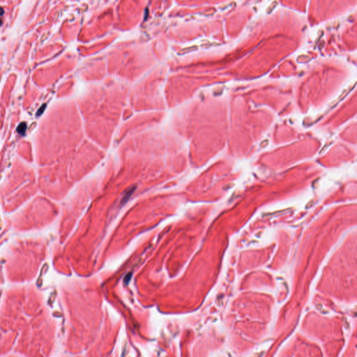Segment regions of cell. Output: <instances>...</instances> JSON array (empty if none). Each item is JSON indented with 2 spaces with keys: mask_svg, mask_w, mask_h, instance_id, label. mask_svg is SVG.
Here are the masks:
<instances>
[{
  "mask_svg": "<svg viewBox=\"0 0 357 357\" xmlns=\"http://www.w3.org/2000/svg\"><path fill=\"white\" fill-rule=\"evenodd\" d=\"M27 130V124L25 122H22L21 124L19 125L18 129H17V131L21 135H24Z\"/></svg>",
  "mask_w": 357,
  "mask_h": 357,
  "instance_id": "6da1fadb",
  "label": "cell"
},
{
  "mask_svg": "<svg viewBox=\"0 0 357 357\" xmlns=\"http://www.w3.org/2000/svg\"><path fill=\"white\" fill-rule=\"evenodd\" d=\"M45 108V105H43L42 106V107L40 109L38 110V112H37V116H38V115H41V114H42V112H43V110H44Z\"/></svg>",
  "mask_w": 357,
  "mask_h": 357,
  "instance_id": "7a4b0ae2",
  "label": "cell"
},
{
  "mask_svg": "<svg viewBox=\"0 0 357 357\" xmlns=\"http://www.w3.org/2000/svg\"><path fill=\"white\" fill-rule=\"evenodd\" d=\"M4 13V9L2 8V7H0V16H2L3 14Z\"/></svg>",
  "mask_w": 357,
  "mask_h": 357,
  "instance_id": "3957f363",
  "label": "cell"
},
{
  "mask_svg": "<svg viewBox=\"0 0 357 357\" xmlns=\"http://www.w3.org/2000/svg\"><path fill=\"white\" fill-rule=\"evenodd\" d=\"M1 24H2V20H0V25H1Z\"/></svg>",
  "mask_w": 357,
  "mask_h": 357,
  "instance_id": "277c9868",
  "label": "cell"
}]
</instances>
